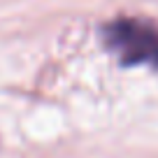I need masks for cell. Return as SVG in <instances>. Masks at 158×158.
<instances>
[{"mask_svg": "<svg viewBox=\"0 0 158 158\" xmlns=\"http://www.w3.org/2000/svg\"><path fill=\"white\" fill-rule=\"evenodd\" d=\"M105 49L126 68L158 70V21L121 14L100 26Z\"/></svg>", "mask_w": 158, "mask_h": 158, "instance_id": "cell-1", "label": "cell"}]
</instances>
